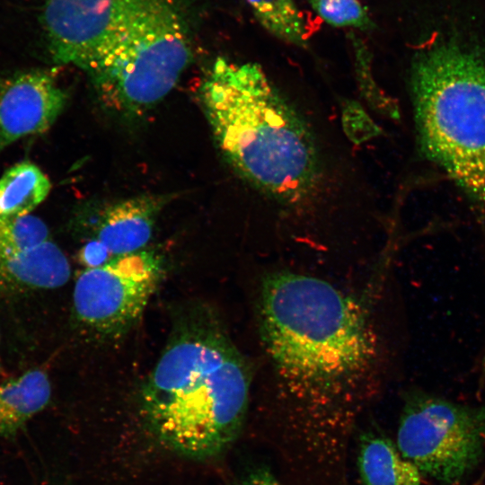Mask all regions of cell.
<instances>
[{"mask_svg": "<svg viewBox=\"0 0 485 485\" xmlns=\"http://www.w3.org/2000/svg\"><path fill=\"white\" fill-rule=\"evenodd\" d=\"M251 373L219 316L194 304L180 312L141 390L143 419L155 438L184 456L206 459L237 436Z\"/></svg>", "mask_w": 485, "mask_h": 485, "instance_id": "cell-1", "label": "cell"}, {"mask_svg": "<svg viewBox=\"0 0 485 485\" xmlns=\"http://www.w3.org/2000/svg\"><path fill=\"white\" fill-rule=\"evenodd\" d=\"M259 325L278 375L313 419L320 410L319 436L326 416L328 432L331 405L360 387L376 358L363 306L323 279L277 271L263 279Z\"/></svg>", "mask_w": 485, "mask_h": 485, "instance_id": "cell-2", "label": "cell"}, {"mask_svg": "<svg viewBox=\"0 0 485 485\" xmlns=\"http://www.w3.org/2000/svg\"><path fill=\"white\" fill-rule=\"evenodd\" d=\"M199 96L220 151L242 177L287 202L313 187L319 174L313 138L259 65L219 57Z\"/></svg>", "mask_w": 485, "mask_h": 485, "instance_id": "cell-3", "label": "cell"}, {"mask_svg": "<svg viewBox=\"0 0 485 485\" xmlns=\"http://www.w3.org/2000/svg\"><path fill=\"white\" fill-rule=\"evenodd\" d=\"M411 85L422 152L485 227V58L455 40L436 42L414 58Z\"/></svg>", "mask_w": 485, "mask_h": 485, "instance_id": "cell-4", "label": "cell"}, {"mask_svg": "<svg viewBox=\"0 0 485 485\" xmlns=\"http://www.w3.org/2000/svg\"><path fill=\"white\" fill-rule=\"evenodd\" d=\"M192 57L176 0H162L123 32L88 71L101 101L141 114L175 86Z\"/></svg>", "mask_w": 485, "mask_h": 485, "instance_id": "cell-5", "label": "cell"}, {"mask_svg": "<svg viewBox=\"0 0 485 485\" xmlns=\"http://www.w3.org/2000/svg\"><path fill=\"white\" fill-rule=\"evenodd\" d=\"M396 445L422 475L457 485L485 456V406L415 392L403 407Z\"/></svg>", "mask_w": 485, "mask_h": 485, "instance_id": "cell-6", "label": "cell"}, {"mask_svg": "<svg viewBox=\"0 0 485 485\" xmlns=\"http://www.w3.org/2000/svg\"><path fill=\"white\" fill-rule=\"evenodd\" d=\"M163 271L161 256L146 249L84 269L73 291L77 322L96 338L121 337L140 319Z\"/></svg>", "mask_w": 485, "mask_h": 485, "instance_id": "cell-7", "label": "cell"}, {"mask_svg": "<svg viewBox=\"0 0 485 485\" xmlns=\"http://www.w3.org/2000/svg\"><path fill=\"white\" fill-rule=\"evenodd\" d=\"M162 0H46L42 25L52 59L89 71L146 13Z\"/></svg>", "mask_w": 485, "mask_h": 485, "instance_id": "cell-8", "label": "cell"}, {"mask_svg": "<svg viewBox=\"0 0 485 485\" xmlns=\"http://www.w3.org/2000/svg\"><path fill=\"white\" fill-rule=\"evenodd\" d=\"M66 101L67 94L51 71L29 69L0 75V151L47 131Z\"/></svg>", "mask_w": 485, "mask_h": 485, "instance_id": "cell-9", "label": "cell"}, {"mask_svg": "<svg viewBox=\"0 0 485 485\" xmlns=\"http://www.w3.org/2000/svg\"><path fill=\"white\" fill-rule=\"evenodd\" d=\"M169 195L146 194L112 203L99 214L91 238L111 259L146 249Z\"/></svg>", "mask_w": 485, "mask_h": 485, "instance_id": "cell-10", "label": "cell"}, {"mask_svg": "<svg viewBox=\"0 0 485 485\" xmlns=\"http://www.w3.org/2000/svg\"><path fill=\"white\" fill-rule=\"evenodd\" d=\"M70 276L68 259L50 239L26 251L0 256L2 293L58 288Z\"/></svg>", "mask_w": 485, "mask_h": 485, "instance_id": "cell-11", "label": "cell"}, {"mask_svg": "<svg viewBox=\"0 0 485 485\" xmlns=\"http://www.w3.org/2000/svg\"><path fill=\"white\" fill-rule=\"evenodd\" d=\"M50 382L46 372L31 369L0 384V436L13 437L48 403Z\"/></svg>", "mask_w": 485, "mask_h": 485, "instance_id": "cell-12", "label": "cell"}, {"mask_svg": "<svg viewBox=\"0 0 485 485\" xmlns=\"http://www.w3.org/2000/svg\"><path fill=\"white\" fill-rule=\"evenodd\" d=\"M357 465L363 485H422V473L417 466L383 436L362 437Z\"/></svg>", "mask_w": 485, "mask_h": 485, "instance_id": "cell-13", "label": "cell"}, {"mask_svg": "<svg viewBox=\"0 0 485 485\" xmlns=\"http://www.w3.org/2000/svg\"><path fill=\"white\" fill-rule=\"evenodd\" d=\"M51 183L34 163L22 162L0 178V218L30 215L48 197Z\"/></svg>", "mask_w": 485, "mask_h": 485, "instance_id": "cell-14", "label": "cell"}, {"mask_svg": "<svg viewBox=\"0 0 485 485\" xmlns=\"http://www.w3.org/2000/svg\"><path fill=\"white\" fill-rule=\"evenodd\" d=\"M259 23L277 39L305 48L308 29L295 0H246Z\"/></svg>", "mask_w": 485, "mask_h": 485, "instance_id": "cell-15", "label": "cell"}, {"mask_svg": "<svg viewBox=\"0 0 485 485\" xmlns=\"http://www.w3.org/2000/svg\"><path fill=\"white\" fill-rule=\"evenodd\" d=\"M48 240V228L38 216L0 218V256L26 251Z\"/></svg>", "mask_w": 485, "mask_h": 485, "instance_id": "cell-16", "label": "cell"}, {"mask_svg": "<svg viewBox=\"0 0 485 485\" xmlns=\"http://www.w3.org/2000/svg\"><path fill=\"white\" fill-rule=\"evenodd\" d=\"M357 84L363 98L373 110L392 119H400L397 102L376 84L371 69L370 53L366 46L354 40Z\"/></svg>", "mask_w": 485, "mask_h": 485, "instance_id": "cell-17", "label": "cell"}, {"mask_svg": "<svg viewBox=\"0 0 485 485\" xmlns=\"http://www.w3.org/2000/svg\"><path fill=\"white\" fill-rule=\"evenodd\" d=\"M314 13L326 23L339 28L368 31L374 22L358 0H308Z\"/></svg>", "mask_w": 485, "mask_h": 485, "instance_id": "cell-18", "label": "cell"}, {"mask_svg": "<svg viewBox=\"0 0 485 485\" xmlns=\"http://www.w3.org/2000/svg\"><path fill=\"white\" fill-rule=\"evenodd\" d=\"M341 123L345 134L355 145L365 143L382 133L362 106L352 100L342 104Z\"/></svg>", "mask_w": 485, "mask_h": 485, "instance_id": "cell-19", "label": "cell"}, {"mask_svg": "<svg viewBox=\"0 0 485 485\" xmlns=\"http://www.w3.org/2000/svg\"><path fill=\"white\" fill-rule=\"evenodd\" d=\"M110 260L107 250L93 240H88L78 251V260L85 269L101 266Z\"/></svg>", "mask_w": 485, "mask_h": 485, "instance_id": "cell-20", "label": "cell"}, {"mask_svg": "<svg viewBox=\"0 0 485 485\" xmlns=\"http://www.w3.org/2000/svg\"><path fill=\"white\" fill-rule=\"evenodd\" d=\"M239 485H281L268 471L260 470L251 473Z\"/></svg>", "mask_w": 485, "mask_h": 485, "instance_id": "cell-21", "label": "cell"}]
</instances>
